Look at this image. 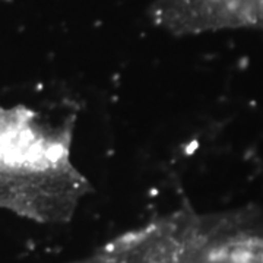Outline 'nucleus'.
<instances>
[{"label":"nucleus","mask_w":263,"mask_h":263,"mask_svg":"<svg viewBox=\"0 0 263 263\" xmlns=\"http://www.w3.org/2000/svg\"><path fill=\"white\" fill-rule=\"evenodd\" d=\"M73 120L0 107V209L41 224L72 219L89 183L72 162Z\"/></svg>","instance_id":"obj_1"},{"label":"nucleus","mask_w":263,"mask_h":263,"mask_svg":"<svg viewBox=\"0 0 263 263\" xmlns=\"http://www.w3.org/2000/svg\"><path fill=\"white\" fill-rule=\"evenodd\" d=\"M149 15L174 35L263 29V0H155Z\"/></svg>","instance_id":"obj_2"},{"label":"nucleus","mask_w":263,"mask_h":263,"mask_svg":"<svg viewBox=\"0 0 263 263\" xmlns=\"http://www.w3.org/2000/svg\"><path fill=\"white\" fill-rule=\"evenodd\" d=\"M82 263H141L136 260H132L129 257H124L120 254L113 253L111 250H108L107 247H104V250H101L100 253L94 254L92 257H89L88 260H85Z\"/></svg>","instance_id":"obj_3"}]
</instances>
